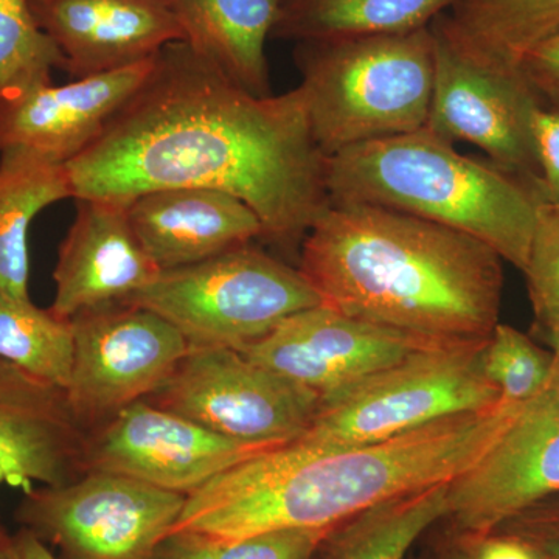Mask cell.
I'll use <instances>...</instances> for the list:
<instances>
[{
	"instance_id": "cell-8",
	"label": "cell",
	"mask_w": 559,
	"mask_h": 559,
	"mask_svg": "<svg viewBox=\"0 0 559 559\" xmlns=\"http://www.w3.org/2000/svg\"><path fill=\"white\" fill-rule=\"evenodd\" d=\"M187 496L91 471L60 487L24 491L14 518L62 559H153Z\"/></svg>"
},
{
	"instance_id": "cell-9",
	"label": "cell",
	"mask_w": 559,
	"mask_h": 559,
	"mask_svg": "<svg viewBox=\"0 0 559 559\" xmlns=\"http://www.w3.org/2000/svg\"><path fill=\"white\" fill-rule=\"evenodd\" d=\"M148 403L227 439L275 448L307 432L319 400L240 349L190 347Z\"/></svg>"
},
{
	"instance_id": "cell-18",
	"label": "cell",
	"mask_w": 559,
	"mask_h": 559,
	"mask_svg": "<svg viewBox=\"0 0 559 559\" xmlns=\"http://www.w3.org/2000/svg\"><path fill=\"white\" fill-rule=\"evenodd\" d=\"M130 202L76 200V216L58 250L50 310L62 319L131 299L159 267L132 230Z\"/></svg>"
},
{
	"instance_id": "cell-17",
	"label": "cell",
	"mask_w": 559,
	"mask_h": 559,
	"mask_svg": "<svg viewBox=\"0 0 559 559\" xmlns=\"http://www.w3.org/2000/svg\"><path fill=\"white\" fill-rule=\"evenodd\" d=\"M86 437L64 390L0 360V489L79 479Z\"/></svg>"
},
{
	"instance_id": "cell-30",
	"label": "cell",
	"mask_w": 559,
	"mask_h": 559,
	"mask_svg": "<svg viewBox=\"0 0 559 559\" xmlns=\"http://www.w3.org/2000/svg\"><path fill=\"white\" fill-rule=\"evenodd\" d=\"M500 528L503 535L527 544L539 559H559V496L530 507Z\"/></svg>"
},
{
	"instance_id": "cell-16",
	"label": "cell",
	"mask_w": 559,
	"mask_h": 559,
	"mask_svg": "<svg viewBox=\"0 0 559 559\" xmlns=\"http://www.w3.org/2000/svg\"><path fill=\"white\" fill-rule=\"evenodd\" d=\"M73 79L151 60L183 40L170 0H28Z\"/></svg>"
},
{
	"instance_id": "cell-34",
	"label": "cell",
	"mask_w": 559,
	"mask_h": 559,
	"mask_svg": "<svg viewBox=\"0 0 559 559\" xmlns=\"http://www.w3.org/2000/svg\"><path fill=\"white\" fill-rule=\"evenodd\" d=\"M14 543L20 559H62L28 530L21 528L14 535Z\"/></svg>"
},
{
	"instance_id": "cell-31",
	"label": "cell",
	"mask_w": 559,
	"mask_h": 559,
	"mask_svg": "<svg viewBox=\"0 0 559 559\" xmlns=\"http://www.w3.org/2000/svg\"><path fill=\"white\" fill-rule=\"evenodd\" d=\"M533 132L539 162V201L559 209V110L540 106Z\"/></svg>"
},
{
	"instance_id": "cell-28",
	"label": "cell",
	"mask_w": 559,
	"mask_h": 559,
	"mask_svg": "<svg viewBox=\"0 0 559 559\" xmlns=\"http://www.w3.org/2000/svg\"><path fill=\"white\" fill-rule=\"evenodd\" d=\"M530 300L539 325L559 333V209L540 202L527 266Z\"/></svg>"
},
{
	"instance_id": "cell-19",
	"label": "cell",
	"mask_w": 559,
	"mask_h": 559,
	"mask_svg": "<svg viewBox=\"0 0 559 559\" xmlns=\"http://www.w3.org/2000/svg\"><path fill=\"white\" fill-rule=\"evenodd\" d=\"M128 218L160 271L191 266L263 237L253 210L216 190L150 191L130 202Z\"/></svg>"
},
{
	"instance_id": "cell-2",
	"label": "cell",
	"mask_w": 559,
	"mask_h": 559,
	"mask_svg": "<svg viewBox=\"0 0 559 559\" xmlns=\"http://www.w3.org/2000/svg\"><path fill=\"white\" fill-rule=\"evenodd\" d=\"M514 404L500 401L360 447L323 450L294 440L261 451L187 496L171 533L227 543L270 530L336 527L385 500L457 479L499 439Z\"/></svg>"
},
{
	"instance_id": "cell-6",
	"label": "cell",
	"mask_w": 559,
	"mask_h": 559,
	"mask_svg": "<svg viewBox=\"0 0 559 559\" xmlns=\"http://www.w3.org/2000/svg\"><path fill=\"white\" fill-rule=\"evenodd\" d=\"M485 344L447 341L412 353L322 404L296 441L323 450L360 447L498 406V389L484 369Z\"/></svg>"
},
{
	"instance_id": "cell-20",
	"label": "cell",
	"mask_w": 559,
	"mask_h": 559,
	"mask_svg": "<svg viewBox=\"0 0 559 559\" xmlns=\"http://www.w3.org/2000/svg\"><path fill=\"white\" fill-rule=\"evenodd\" d=\"M282 0H170L183 40L250 94L271 95L266 40Z\"/></svg>"
},
{
	"instance_id": "cell-4",
	"label": "cell",
	"mask_w": 559,
	"mask_h": 559,
	"mask_svg": "<svg viewBox=\"0 0 559 559\" xmlns=\"http://www.w3.org/2000/svg\"><path fill=\"white\" fill-rule=\"evenodd\" d=\"M330 204L374 205L462 231L527 266L540 201L495 164L463 156L428 128L326 157Z\"/></svg>"
},
{
	"instance_id": "cell-21",
	"label": "cell",
	"mask_w": 559,
	"mask_h": 559,
	"mask_svg": "<svg viewBox=\"0 0 559 559\" xmlns=\"http://www.w3.org/2000/svg\"><path fill=\"white\" fill-rule=\"evenodd\" d=\"M432 24L477 60L520 70L530 51L559 32V0H455Z\"/></svg>"
},
{
	"instance_id": "cell-24",
	"label": "cell",
	"mask_w": 559,
	"mask_h": 559,
	"mask_svg": "<svg viewBox=\"0 0 559 559\" xmlns=\"http://www.w3.org/2000/svg\"><path fill=\"white\" fill-rule=\"evenodd\" d=\"M450 484L385 500L342 522L320 547L322 559H404L448 513Z\"/></svg>"
},
{
	"instance_id": "cell-35",
	"label": "cell",
	"mask_w": 559,
	"mask_h": 559,
	"mask_svg": "<svg viewBox=\"0 0 559 559\" xmlns=\"http://www.w3.org/2000/svg\"><path fill=\"white\" fill-rule=\"evenodd\" d=\"M0 559H20L17 558L14 535H10V533L7 532L2 521H0Z\"/></svg>"
},
{
	"instance_id": "cell-7",
	"label": "cell",
	"mask_w": 559,
	"mask_h": 559,
	"mask_svg": "<svg viewBox=\"0 0 559 559\" xmlns=\"http://www.w3.org/2000/svg\"><path fill=\"white\" fill-rule=\"evenodd\" d=\"M156 312L183 334L190 347L240 349L283 320L322 304L299 267L252 245L201 263L162 271L124 300Z\"/></svg>"
},
{
	"instance_id": "cell-26",
	"label": "cell",
	"mask_w": 559,
	"mask_h": 559,
	"mask_svg": "<svg viewBox=\"0 0 559 559\" xmlns=\"http://www.w3.org/2000/svg\"><path fill=\"white\" fill-rule=\"evenodd\" d=\"M61 51L36 24L28 0H0V102L51 81Z\"/></svg>"
},
{
	"instance_id": "cell-25",
	"label": "cell",
	"mask_w": 559,
	"mask_h": 559,
	"mask_svg": "<svg viewBox=\"0 0 559 559\" xmlns=\"http://www.w3.org/2000/svg\"><path fill=\"white\" fill-rule=\"evenodd\" d=\"M72 322L31 299L0 294V360L64 390L73 367Z\"/></svg>"
},
{
	"instance_id": "cell-23",
	"label": "cell",
	"mask_w": 559,
	"mask_h": 559,
	"mask_svg": "<svg viewBox=\"0 0 559 559\" xmlns=\"http://www.w3.org/2000/svg\"><path fill=\"white\" fill-rule=\"evenodd\" d=\"M455 0H282L272 36L299 43L429 27Z\"/></svg>"
},
{
	"instance_id": "cell-13",
	"label": "cell",
	"mask_w": 559,
	"mask_h": 559,
	"mask_svg": "<svg viewBox=\"0 0 559 559\" xmlns=\"http://www.w3.org/2000/svg\"><path fill=\"white\" fill-rule=\"evenodd\" d=\"M447 341L378 325L320 304L283 320L240 352L308 390L322 406L412 353Z\"/></svg>"
},
{
	"instance_id": "cell-11",
	"label": "cell",
	"mask_w": 559,
	"mask_h": 559,
	"mask_svg": "<svg viewBox=\"0 0 559 559\" xmlns=\"http://www.w3.org/2000/svg\"><path fill=\"white\" fill-rule=\"evenodd\" d=\"M436 75L426 128L451 143L468 142L491 164L516 176L538 197L539 162L533 121L539 98L520 70L477 60L430 24Z\"/></svg>"
},
{
	"instance_id": "cell-33",
	"label": "cell",
	"mask_w": 559,
	"mask_h": 559,
	"mask_svg": "<svg viewBox=\"0 0 559 559\" xmlns=\"http://www.w3.org/2000/svg\"><path fill=\"white\" fill-rule=\"evenodd\" d=\"M218 540L198 535V533L178 532L171 533L153 559H216Z\"/></svg>"
},
{
	"instance_id": "cell-5",
	"label": "cell",
	"mask_w": 559,
	"mask_h": 559,
	"mask_svg": "<svg viewBox=\"0 0 559 559\" xmlns=\"http://www.w3.org/2000/svg\"><path fill=\"white\" fill-rule=\"evenodd\" d=\"M300 90L325 157L421 130L436 75L432 28L297 44Z\"/></svg>"
},
{
	"instance_id": "cell-12",
	"label": "cell",
	"mask_w": 559,
	"mask_h": 559,
	"mask_svg": "<svg viewBox=\"0 0 559 559\" xmlns=\"http://www.w3.org/2000/svg\"><path fill=\"white\" fill-rule=\"evenodd\" d=\"M559 495V388L514 404L499 439L476 465L452 480L448 513L473 544L522 511Z\"/></svg>"
},
{
	"instance_id": "cell-3",
	"label": "cell",
	"mask_w": 559,
	"mask_h": 559,
	"mask_svg": "<svg viewBox=\"0 0 559 559\" xmlns=\"http://www.w3.org/2000/svg\"><path fill=\"white\" fill-rule=\"evenodd\" d=\"M299 271L322 304L432 340H488L502 259L441 224L374 205H330L301 241Z\"/></svg>"
},
{
	"instance_id": "cell-32",
	"label": "cell",
	"mask_w": 559,
	"mask_h": 559,
	"mask_svg": "<svg viewBox=\"0 0 559 559\" xmlns=\"http://www.w3.org/2000/svg\"><path fill=\"white\" fill-rule=\"evenodd\" d=\"M520 72L539 98L559 110V32L543 40L522 60Z\"/></svg>"
},
{
	"instance_id": "cell-22",
	"label": "cell",
	"mask_w": 559,
	"mask_h": 559,
	"mask_svg": "<svg viewBox=\"0 0 559 559\" xmlns=\"http://www.w3.org/2000/svg\"><path fill=\"white\" fill-rule=\"evenodd\" d=\"M69 198L66 165L20 151L0 154V294L31 299L28 230L44 209Z\"/></svg>"
},
{
	"instance_id": "cell-14",
	"label": "cell",
	"mask_w": 559,
	"mask_h": 559,
	"mask_svg": "<svg viewBox=\"0 0 559 559\" xmlns=\"http://www.w3.org/2000/svg\"><path fill=\"white\" fill-rule=\"evenodd\" d=\"M271 448L227 439L140 400L87 430L84 473L120 474L189 496L223 471Z\"/></svg>"
},
{
	"instance_id": "cell-15",
	"label": "cell",
	"mask_w": 559,
	"mask_h": 559,
	"mask_svg": "<svg viewBox=\"0 0 559 559\" xmlns=\"http://www.w3.org/2000/svg\"><path fill=\"white\" fill-rule=\"evenodd\" d=\"M154 58L66 84L49 81L0 102V154L20 151L68 165L130 102L150 75Z\"/></svg>"
},
{
	"instance_id": "cell-36",
	"label": "cell",
	"mask_w": 559,
	"mask_h": 559,
	"mask_svg": "<svg viewBox=\"0 0 559 559\" xmlns=\"http://www.w3.org/2000/svg\"><path fill=\"white\" fill-rule=\"evenodd\" d=\"M547 341L551 347V374L549 384L559 388V333H547Z\"/></svg>"
},
{
	"instance_id": "cell-27",
	"label": "cell",
	"mask_w": 559,
	"mask_h": 559,
	"mask_svg": "<svg viewBox=\"0 0 559 559\" xmlns=\"http://www.w3.org/2000/svg\"><path fill=\"white\" fill-rule=\"evenodd\" d=\"M551 362V353L502 323L495 326L484 348L485 373L506 403H524L539 395L549 384Z\"/></svg>"
},
{
	"instance_id": "cell-1",
	"label": "cell",
	"mask_w": 559,
	"mask_h": 559,
	"mask_svg": "<svg viewBox=\"0 0 559 559\" xmlns=\"http://www.w3.org/2000/svg\"><path fill=\"white\" fill-rule=\"evenodd\" d=\"M73 200L207 189L248 204L261 240L294 250L330 207L326 157L300 86L250 94L186 40L168 44L100 138L68 165Z\"/></svg>"
},
{
	"instance_id": "cell-29",
	"label": "cell",
	"mask_w": 559,
	"mask_h": 559,
	"mask_svg": "<svg viewBox=\"0 0 559 559\" xmlns=\"http://www.w3.org/2000/svg\"><path fill=\"white\" fill-rule=\"evenodd\" d=\"M336 527L270 530L218 543L216 559H314Z\"/></svg>"
},
{
	"instance_id": "cell-10",
	"label": "cell",
	"mask_w": 559,
	"mask_h": 559,
	"mask_svg": "<svg viewBox=\"0 0 559 559\" xmlns=\"http://www.w3.org/2000/svg\"><path fill=\"white\" fill-rule=\"evenodd\" d=\"M70 322L75 348L66 396L84 428L148 399L190 349L168 320L130 301L79 312Z\"/></svg>"
}]
</instances>
